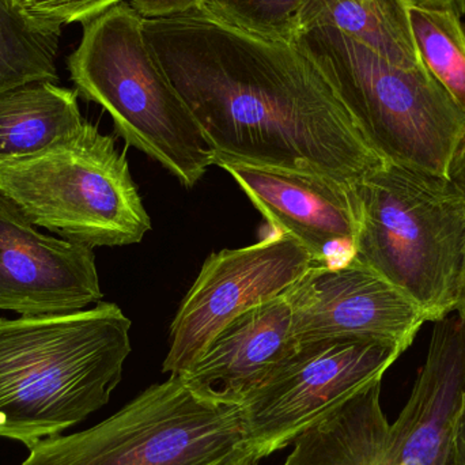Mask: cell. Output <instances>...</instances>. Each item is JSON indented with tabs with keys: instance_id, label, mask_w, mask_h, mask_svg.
Listing matches in <instances>:
<instances>
[{
	"instance_id": "obj_23",
	"label": "cell",
	"mask_w": 465,
	"mask_h": 465,
	"mask_svg": "<svg viewBox=\"0 0 465 465\" xmlns=\"http://www.w3.org/2000/svg\"><path fill=\"white\" fill-rule=\"evenodd\" d=\"M450 465H465V393L453 423Z\"/></svg>"
},
{
	"instance_id": "obj_6",
	"label": "cell",
	"mask_w": 465,
	"mask_h": 465,
	"mask_svg": "<svg viewBox=\"0 0 465 465\" xmlns=\"http://www.w3.org/2000/svg\"><path fill=\"white\" fill-rule=\"evenodd\" d=\"M0 195L37 228L92 248L139 243L152 231L125 154L89 122L43 152L0 161Z\"/></svg>"
},
{
	"instance_id": "obj_14",
	"label": "cell",
	"mask_w": 465,
	"mask_h": 465,
	"mask_svg": "<svg viewBox=\"0 0 465 465\" xmlns=\"http://www.w3.org/2000/svg\"><path fill=\"white\" fill-rule=\"evenodd\" d=\"M297 346L282 294L235 317L180 377L204 398L241 406Z\"/></svg>"
},
{
	"instance_id": "obj_22",
	"label": "cell",
	"mask_w": 465,
	"mask_h": 465,
	"mask_svg": "<svg viewBox=\"0 0 465 465\" xmlns=\"http://www.w3.org/2000/svg\"><path fill=\"white\" fill-rule=\"evenodd\" d=\"M143 19H161L198 11L201 0H128Z\"/></svg>"
},
{
	"instance_id": "obj_4",
	"label": "cell",
	"mask_w": 465,
	"mask_h": 465,
	"mask_svg": "<svg viewBox=\"0 0 465 465\" xmlns=\"http://www.w3.org/2000/svg\"><path fill=\"white\" fill-rule=\"evenodd\" d=\"M71 81L98 104L130 146L168 169L184 187L214 165V152L184 98L158 62L144 19L123 2L84 24L67 60Z\"/></svg>"
},
{
	"instance_id": "obj_1",
	"label": "cell",
	"mask_w": 465,
	"mask_h": 465,
	"mask_svg": "<svg viewBox=\"0 0 465 465\" xmlns=\"http://www.w3.org/2000/svg\"><path fill=\"white\" fill-rule=\"evenodd\" d=\"M144 30L215 166L286 169L354 190L387 163L294 41L260 37L201 10L144 19Z\"/></svg>"
},
{
	"instance_id": "obj_3",
	"label": "cell",
	"mask_w": 465,
	"mask_h": 465,
	"mask_svg": "<svg viewBox=\"0 0 465 465\" xmlns=\"http://www.w3.org/2000/svg\"><path fill=\"white\" fill-rule=\"evenodd\" d=\"M355 262L411 298L429 322L465 290V195L447 176L385 163L355 187Z\"/></svg>"
},
{
	"instance_id": "obj_9",
	"label": "cell",
	"mask_w": 465,
	"mask_h": 465,
	"mask_svg": "<svg viewBox=\"0 0 465 465\" xmlns=\"http://www.w3.org/2000/svg\"><path fill=\"white\" fill-rule=\"evenodd\" d=\"M311 265L306 249L276 231L252 245L210 254L172 322L163 373L182 376L225 325L281 297Z\"/></svg>"
},
{
	"instance_id": "obj_5",
	"label": "cell",
	"mask_w": 465,
	"mask_h": 465,
	"mask_svg": "<svg viewBox=\"0 0 465 465\" xmlns=\"http://www.w3.org/2000/svg\"><path fill=\"white\" fill-rule=\"evenodd\" d=\"M292 41L319 65L382 160L448 177L465 114L425 65L392 64L332 27L298 30Z\"/></svg>"
},
{
	"instance_id": "obj_21",
	"label": "cell",
	"mask_w": 465,
	"mask_h": 465,
	"mask_svg": "<svg viewBox=\"0 0 465 465\" xmlns=\"http://www.w3.org/2000/svg\"><path fill=\"white\" fill-rule=\"evenodd\" d=\"M128 0H26L24 7L32 15L52 24H84L104 11Z\"/></svg>"
},
{
	"instance_id": "obj_20",
	"label": "cell",
	"mask_w": 465,
	"mask_h": 465,
	"mask_svg": "<svg viewBox=\"0 0 465 465\" xmlns=\"http://www.w3.org/2000/svg\"><path fill=\"white\" fill-rule=\"evenodd\" d=\"M306 0H201L207 15L243 32L292 41Z\"/></svg>"
},
{
	"instance_id": "obj_26",
	"label": "cell",
	"mask_w": 465,
	"mask_h": 465,
	"mask_svg": "<svg viewBox=\"0 0 465 465\" xmlns=\"http://www.w3.org/2000/svg\"><path fill=\"white\" fill-rule=\"evenodd\" d=\"M260 460H257L256 458H254V455H252V453H249V455L243 456V458L238 459V460H235L234 463H232L231 465H259Z\"/></svg>"
},
{
	"instance_id": "obj_8",
	"label": "cell",
	"mask_w": 465,
	"mask_h": 465,
	"mask_svg": "<svg viewBox=\"0 0 465 465\" xmlns=\"http://www.w3.org/2000/svg\"><path fill=\"white\" fill-rule=\"evenodd\" d=\"M401 354L390 344L351 339L298 344L240 406L254 458L262 461L292 445L382 380Z\"/></svg>"
},
{
	"instance_id": "obj_17",
	"label": "cell",
	"mask_w": 465,
	"mask_h": 465,
	"mask_svg": "<svg viewBox=\"0 0 465 465\" xmlns=\"http://www.w3.org/2000/svg\"><path fill=\"white\" fill-rule=\"evenodd\" d=\"M311 27L339 30L401 67L423 64L412 35L407 0H306L297 32Z\"/></svg>"
},
{
	"instance_id": "obj_10",
	"label": "cell",
	"mask_w": 465,
	"mask_h": 465,
	"mask_svg": "<svg viewBox=\"0 0 465 465\" xmlns=\"http://www.w3.org/2000/svg\"><path fill=\"white\" fill-rule=\"evenodd\" d=\"M295 343L377 341L406 351L428 322L425 312L358 262L313 264L283 292Z\"/></svg>"
},
{
	"instance_id": "obj_28",
	"label": "cell",
	"mask_w": 465,
	"mask_h": 465,
	"mask_svg": "<svg viewBox=\"0 0 465 465\" xmlns=\"http://www.w3.org/2000/svg\"><path fill=\"white\" fill-rule=\"evenodd\" d=\"M461 305H465V290H464V297H463V301H461ZM460 305V306H461ZM460 306H459V308H460Z\"/></svg>"
},
{
	"instance_id": "obj_25",
	"label": "cell",
	"mask_w": 465,
	"mask_h": 465,
	"mask_svg": "<svg viewBox=\"0 0 465 465\" xmlns=\"http://www.w3.org/2000/svg\"><path fill=\"white\" fill-rule=\"evenodd\" d=\"M407 2L415 7L453 11L459 16H463L465 14V0H407Z\"/></svg>"
},
{
	"instance_id": "obj_2",
	"label": "cell",
	"mask_w": 465,
	"mask_h": 465,
	"mask_svg": "<svg viewBox=\"0 0 465 465\" xmlns=\"http://www.w3.org/2000/svg\"><path fill=\"white\" fill-rule=\"evenodd\" d=\"M131 320L112 302L0 319V437L27 448L108 404L131 354Z\"/></svg>"
},
{
	"instance_id": "obj_12",
	"label": "cell",
	"mask_w": 465,
	"mask_h": 465,
	"mask_svg": "<svg viewBox=\"0 0 465 465\" xmlns=\"http://www.w3.org/2000/svg\"><path fill=\"white\" fill-rule=\"evenodd\" d=\"M272 231L294 238L313 264L355 262L360 204L357 193L322 177L286 169L220 163Z\"/></svg>"
},
{
	"instance_id": "obj_19",
	"label": "cell",
	"mask_w": 465,
	"mask_h": 465,
	"mask_svg": "<svg viewBox=\"0 0 465 465\" xmlns=\"http://www.w3.org/2000/svg\"><path fill=\"white\" fill-rule=\"evenodd\" d=\"M453 11L410 5L420 62L465 114V29Z\"/></svg>"
},
{
	"instance_id": "obj_7",
	"label": "cell",
	"mask_w": 465,
	"mask_h": 465,
	"mask_svg": "<svg viewBox=\"0 0 465 465\" xmlns=\"http://www.w3.org/2000/svg\"><path fill=\"white\" fill-rule=\"evenodd\" d=\"M249 453L240 406L169 376L87 430L41 440L21 465H231Z\"/></svg>"
},
{
	"instance_id": "obj_27",
	"label": "cell",
	"mask_w": 465,
	"mask_h": 465,
	"mask_svg": "<svg viewBox=\"0 0 465 465\" xmlns=\"http://www.w3.org/2000/svg\"><path fill=\"white\" fill-rule=\"evenodd\" d=\"M459 313L465 319V305H461L460 308L458 309Z\"/></svg>"
},
{
	"instance_id": "obj_13",
	"label": "cell",
	"mask_w": 465,
	"mask_h": 465,
	"mask_svg": "<svg viewBox=\"0 0 465 465\" xmlns=\"http://www.w3.org/2000/svg\"><path fill=\"white\" fill-rule=\"evenodd\" d=\"M411 393L391 423L381 465H450L453 423L465 393V319L433 322Z\"/></svg>"
},
{
	"instance_id": "obj_29",
	"label": "cell",
	"mask_w": 465,
	"mask_h": 465,
	"mask_svg": "<svg viewBox=\"0 0 465 465\" xmlns=\"http://www.w3.org/2000/svg\"><path fill=\"white\" fill-rule=\"evenodd\" d=\"M16 2L21 3V5H24V3L26 2V0H16Z\"/></svg>"
},
{
	"instance_id": "obj_18",
	"label": "cell",
	"mask_w": 465,
	"mask_h": 465,
	"mask_svg": "<svg viewBox=\"0 0 465 465\" xmlns=\"http://www.w3.org/2000/svg\"><path fill=\"white\" fill-rule=\"evenodd\" d=\"M62 27L32 15L16 0H0V94L32 82L59 79Z\"/></svg>"
},
{
	"instance_id": "obj_24",
	"label": "cell",
	"mask_w": 465,
	"mask_h": 465,
	"mask_svg": "<svg viewBox=\"0 0 465 465\" xmlns=\"http://www.w3.org/2000/svg\"><path fill=\"white\" fill-rule=\"evenodd\" d=\"M448 177L463 191L465 195V133L453 155Z\"/></svg>"
},
{
	"instance_id": "obj_15",
	"label": "cell",
	"mask_w": 465,
	"mask_h": 465,
	"mask_svg": "<svg viewBox=\"0 0 465 465\" xmlns=\"http://www.w3.org/2000/svg\"><path fill=\"white\" fill-rule=\"evenodd\" d=\"M381 382L303 431L282 465H381L391 425L382 410Z\"/></svg>"
},
{
	"instance_id": "obj_11",
	"label": "cell",
	"mask_w": 465,
	"mask_h": 465,
	"mask_svg": "<svg viewBox=\"0 0 465 465\" xmlns=\"http://www.w3.org/2000/svg\"><path fill=\"white\" fill-rule=\"evenodd\" d=\"M35 228L0 195V311L45 316L101 302L94 248Z\"/></svg>"
},
{
	"instance_id": "obj_16",
	"label": "cell",
	"mask_w": 465,
	"mask_h": 465,
	"mask_svg": "<svg viewBox=\"0 0 465 465\" xmlns=\"http://www.w3.org/2000/svg\"><path fill=\"white\" fill-rule=\"evenodd\" d=\"M78 92L40 81L0 94V161L43 152L79 130Z\"/></svg>"
}]
</instances>
